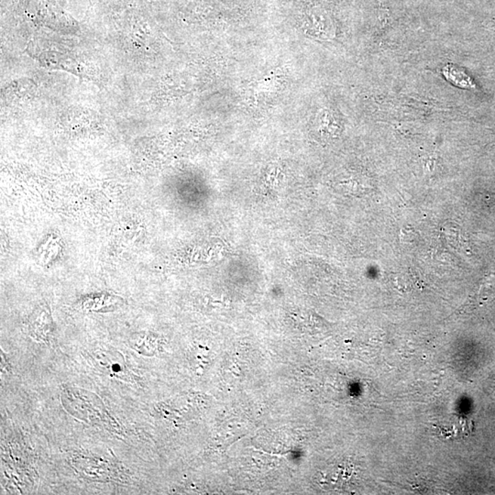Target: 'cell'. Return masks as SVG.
Here are the masks:
<instances>
[{
	"label": "cell",
	"mask_w": 495,
	"mask_h": 495,
	"mask_svg": "<svg viewBox=\"0 0 495 495\" xmlns=\"http://www.w3.org/2000/svg\"><path fill=\"white\" fill-rule=\"evenodd\" d=\"M401 236L403 243H412L414 237L416 236V232H414L411 228H404L402 231Z\"/></svg>",
	"instance_id": "1"
}]
</instances>
